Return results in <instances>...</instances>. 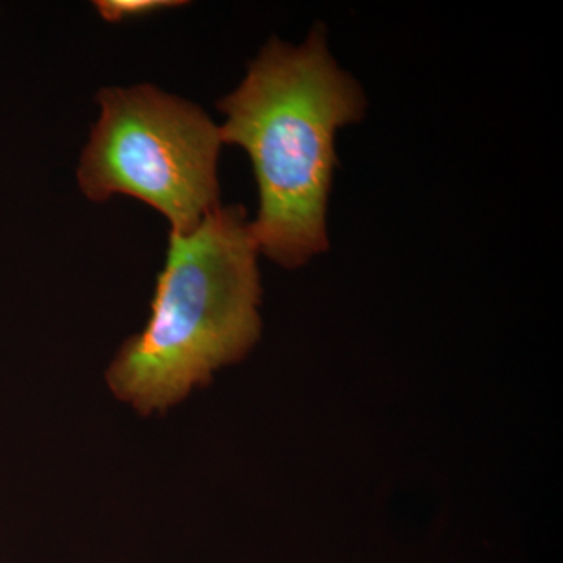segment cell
<instances>
[{
  "mask_svg": "<svg viewBox=\"0 0 563 563\" xmlns=\"http://www.w3.org/2000/svg\"><path fill=\"white\" fill-rule=\"evenodd\" d=\"M366 103L361 84L332 57L322 25L298 46L269 41L220 102L221 141L246 151L257 179L252 236L284 268L328 250L336 132L361 121Z\"/></svg>",
  "mask_w": 563,
  "mask_h": 563,
  "instance_id": "1",
  "label": "cell"
},
{
  "mask_svg": "<svg viewBox=\"0 0 563 563\" xmlns=\"http://www.w3.org/2000/svg\"><path fill=\"white\" fill-rule=\"evenodd\" d=\"M257 244L243 207L218 206L190 233H172L146 329L109 369L111 390L141 413L165 410L261 335Z\"/></svg>",
  "mask_w": 563,
  "mask_h": 563,
  "instance_id": "2",
  "label": "cell"
},
{
  "mask_svg": "<svg viewBox=\"0 0 563 563\" xmlns=\"http://www.w3.org/2000/svg\"><path fill=\"white\" fill-rule=\"evenodd\" d=\"M79 165L91 201L113 195L150 203L185 235L217 209L220 128L198 106L152 85L109 88Z\"/></svg>",
  "mask_w": 563,
  "mask_h": 563,
  "instance_id": "3",
  "label": "cell"
},
{
  "mask_svg": "<svg viewBox=\"0 0 563 563\" xmlns=\"http://www.w3.org/2000/svg\"><path fill=\"white\" fill-rule=\"evenodd\" d=\"M180 5L181 2H177V0H99V2H95V7L103 20L109 22H120L128 18H139L150 14L152 11L174 9V7Z\"/></svg>",
  "mask_w": 563,
  "mask_h": 563,
  "instance_id": "4",
  "label": "cell"
}]
</instances>
